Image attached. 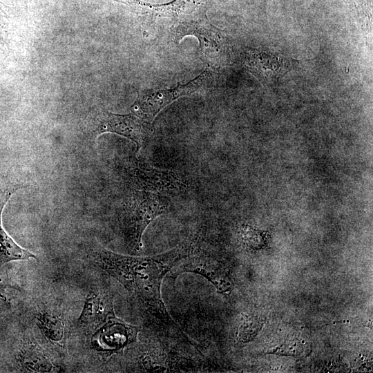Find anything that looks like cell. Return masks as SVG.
Here are the masks:
<instances>
[{
    "label": "cell",
    "mask_w": 373,
    "mask_h": 373,
    "mask_svg": "<svg viewBox=\"0 0 373 373\" xmlns=\"http://www.w3.org/2000/svg\"><path fill=\"white\" fill-rule=\"evenodd\" d=\"M195 250L191 242L180 244L168 251L151 256H124L97 248L91 251L90 258L93 265L113 276L133 294L142 309L157 325L175 338L197 347L171 318L161 296L164 276Z\"/></svg>",
    "instance_id": "6da1fadb"
},
{
    "label": "cell",
    "mask_w": 373,
    "mask_h": 373,
    "mask_svg": "<svg viewBox=\"0 0 373 373\" xmlns=\"http://www.w3.org/2000/svg\"><path fill=\"white\" fill-rule=\"evenodd\" d=\"M167 209L166 200L157 193L144 190L133 193L122 219L126 242L132 251L137 252L141 249L142 237L146 228Z\"/></svg>",
    "instance_id": "7a4b0ae2"
},
{
    "label": "cell",
    "mask_w": 373,
    "mask_h": 373,
    "mask_svg": "<svg viewBox=\"0 0 373 373\" xmlns=\"http://www.w3.org/2000/svg\"><path fill=\"white\" fill-rule=\"evenodd\" d=\"M207 69L186 84H179L170 89H146L138 93L137 98L133 106L136 115L149 122L169 104L180 97L187 95L200 88L209 77Z\"/></svg>",
    "instance_id": "3957f363"
},
{
    "label": "cell",
    "mask_w": 373,
    "mask_h": 373,
    "mask_svg": "<svg viewBox=\"0 0 373 373\" xmlns=\"http://www.w3.org/2000/svg\"><path fill=\"white\" fill-rule=\"evenodd\" d=\"M150 124L137 115L103 112L98 116L95 130L97 134L111 132L126 137L135 142L139 150L151 131Z\"/></svg>",
    "instance_id": "277c9868"
},
{
    "label": "cell",
    "mask_w": 373,
    "mask_h": 373,
    "mask_svg": "<svg viewBox=\"0 0 373 373\" xmlns=\"http://www.w3.org/2000/svg\"><path fill=\"white\" fill-rule=\"evenodd\" d=\"M193 253L180 260L174 266L173 274L195 273L205 278L220 292H230L233 288V282L222 265L204 255H195Z\"/></svg>",
    "instance_id": "5b68a950"
},
{
    "label": "cell",
    "mask_w": 373,
    "mask_h": 373,
    "mask_svg": "<svg viewBox=\"0 0 373 373\" xmlns=\"http://www.w3.org/2000/svg\"><path fill=\"white\" fill-rule=\"evenodd\" d=\"M131 167L135 180L142 190L150 192L177 191L186 186L177 173L156 169L143 160L135 158Z\"/></svg>",
    "instance_id": "8992f818"
},
{
    "label": "cell",
    "mask_w": 373,
    "mask_h": 373,
    "mask_svg": "<svg viewBox=\"0 0 373 373\" xmlns=\"http://www.w3.org/2000/svg\"><path fill=\"white\" fill-rule=\"evenodd\" d=\"M293 61L276 52L254 50L245 55L248 70L264 84L276 82L288 72Z\"/></svg>",
    "instance_id": "52a82bcc"
},
{
    "label": "cell",
    "mask_w": 373,
    "mask_h": 373,
    "mask_svg": "<svg viewBox=\"0 0 373 373\" xmlns=\"http://www.w3.org/2000/svg\"><path fill=\"white\" fill-rule=\"evenodd\" d=\"M138 329L115 316L101 325L95 334V344L103 351H116L136 341Z\"/></svg>",
    "instance_id": "ba28073f"
},
{
    "label": "cell",
    "mask_w": 373,
    "mask_h": 373,
    "mask_svg": "<svg viewBox=\"0 0 373 373\" xmlns=\"http://www.w3.org/2000/svg\"><path fill=\"white\" fill-rule=\"evenodd\" d=\"M115 316L113 296L104 289L90 291L86 296L79 322L91 327H99Z\"/></svg>",
    "instance_id": "9c48e42d"
},
{
    "label": "cell",
    "mask_w": 373,
    "mask_h": 373,
    "mask_svg": "<svg viewBox=\"0 0 373 373\" xmlns=\"http://www.w3.org/2000/svg\"><path fill=\"white\" fill-rule=\"evenodd\" d=\"M210 0H173L163 4H149V10L157 16L186 21L206 17Z\"/></svg>",
    "instance_id": "30bf717a"
},
{
    "label": "cell",
    "mask_w": 373,
    "mask_h": 373,
    "mask_svg": "<svg viewBox=\"0 0 373 373\" xmlns=\"http://www.w3.org/2000/svg\"><path fill=\"white\" fill-rule=\"evenodd\" d=\"M15 191V189L7 190L0 198V267L15 260H28L30 258L38 260L33 253L17 245L1 224V213L3 207Z\"/></svg>",
    "instance_id": "8fae6325"
},
{
    "label": "cell",
    "mask_w": 373,
    "mask_h": 373,
    "mask_svg": "<svg viewBox=\"0 0 373 373\" xmlns=\"http://www.w3.org/2000/svg\"><path fill=\"white\" fill-rule=\"evenodd\" d=\"M176 35L182 39L191 35L198 37L202 51L217 50L216 32L206 17L180 22L176 28Z\"/></svg>",
    "instance_id": "7c38bea8"
},
{
    "label": "cell",
    "mask_w": 373,
    "mask_h": 373,
    "mask_svg": "<svg viewBox=\"0 0 373 373\" xmlns=\"http://www.w3.org/2000/svg\"><path fill=\"white\" fill-rule=\"evenodd\" d=\"M21 369L28 372H51L57 370L44 350L34 340L25 342L19 353Z\"/></svg>",
    "instance_id": "4fadbf2b"
},
{
    "label": "cell",
    "mask_w": 373,
    "mask_h": 373,
    "mask_svg": "<svg viewBox=\"0 0 373 373\" xmlns=\"http://www.w3.org/2000/svg\"><path fill=\"white\" fill-rule=\"evenodd\" d=\"M36 324L46 338L55 345L64 347L67 327L64 318L50 310L39 312L35 315Z\"/></svg>",
    "instance_id": "5bb4252c"
},
{
    "label": "cell",
    "mask_w": 373,
    "mask_h": 373,
    "mask_svg": "<svg viewBox=\"0 0 373 373\" xmlns=\"http://www.w3.org/2000/svg\"><path fill=\"white\" fill-rule=\"evenodd\" d=\"M264 319L253 314L245 313L241 316L240 322L236 332V339L238 343H246L253 340L261 329Z\"/></svg>",
    "instance_id": "9a60e30c"
},
{
    "label": "cell",
    "mask_w": 373,
    "mask_h": 373,
    "mask_svg": "<svg viewBox=\"0 0 373 373\" xmlns=\"http://www.w3.org/2000/svg\"><path fill=\"white\" fill-rule=\"evenodd\" d=\"M240 235L243 244L250 249H259L265 245L264 233L252 226L242 225Z\"/></svg>",
    "instance_id": "2e32d148"
}]
</instances>
